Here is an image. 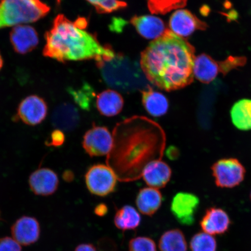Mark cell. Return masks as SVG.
I'll return each mask as SVG.
<instances>
[{"mask_svg": "<svg viewBox=\"0 0 251 251\" xmlns=\"http://www.w3.org/2000/svg\"><path fill=\"white\" fill-rule=\"evenodd\" d=\"M141 218L133 206L125 205L117 210L114 216V224L122 231L135 230L139 226Z\"/></svg>", "mask_w": 251, "mask_h": 251, "instance_id": "cell-24", "label": "cell"}, {"mask_svg": "<svg viewBox=\"0 0 251 251\" xmlns=\"http://www.w3.org/2000/svg\"><path fill=\"white\" fill-rule=\"evenodd\" d=\"M246 62V58L241 56H229L226 60L219 62L221 72L226 75L229 71L243 66Z\"/></svg>", "mask_w": 251, "mask_h": 251, "instance_id": "cell-31", "label": "cell"}, {"mask_svg": "<svg viewBox=\"0 0 251 251\" xmlns=\"http://www.w3.org/2000/svg\"><path fill=\"white\" fill-rule=\"evenodd\" d=\"M108 212V206L105 203H103L98 204V205L96 206L95 209H94V213H95L96 215L100 216V217L104 216L107 214Z\"/></svg>", "mask_w": 251, "mask_h": 251, "instance_id": "cell-34", "label": "cell"}, {"mask_svg": "<svg viewBox=\"0 0 251 251\" xmlns=\"http://www.w3.org/2000/svg\"><path fill=\"white\" fill-rule=\"evenodd\" d=\"M230 225L231 221L227 213L216 207L207 209L200 222L203 232L213 236L226 233Z\"/></svg>", "mask_w": 251, "mask_h": 251, "instance_id": "cell-15", "label": "cell"}, {"mask_svg": "<svg viewBox=\"0 0 251 251\" xmlns=\"http://www.w3.org/2000/svg\"><path fill=\"white\" fill-rule=\"evenodd\" d=\"M250 199H251V194H250Z\"/></svg>", "mask_w": 251, "mask_h": 251, "instance_id": "cell-39", "label": "cell"}, {"mask_svg": "<svg viewBox=\"0 0 251 251\" xmlns=\"http://www.w3.org/2000/svg\"><path fill=\"white\" fill-rule=\"evenodd\" d=\"M200 205V199L190 193H178L173 198L171 211L181 225L190 226L195 222V215Z\"/></svg>", "mask_w": 251, "mask_h": 251, "instance_id": "cell-10", "label": "cell"}, {"mask_svg": "<svg viewBox=\"0 0 251 251\" xmlns=\"http://www.w3.org/2000/svg\"><path fill=\"white\" fill-rule=\"evenodd\" d=\"M116 127L108 158L119 180L141 177L143 169L162 153L165 146L164 131L158 125L143 118L125 121Z\"/></svg>", "mask_w": 251, "mask_h": 251, "instance_id": "cell-1", "label": "cell"}, {"mask_svg": "<svg viewBox=\"0 0 251 251\" xmlns=\"http://www.w3.org/2000/svg\"><path fill=\"white\" fill-rule=\"evenodd\" d=\"M10 41L15 51L19 54L29 52L38 45V33L29 25H20L14 26L10 32Z\"/></svg>", "mask_w": 251, "mask_h": 251, "instance_id": "cell-14", "label": "cell"}, {"mask_svg": "<svg viewBox=\"0 0 251 251\" xmlns=\"http://www.w3.org/2000/svg\"><path fill=\"white\" fill-rule=\"evenodd\" d=\"M169 27L173 33L187 37L197 30H205L208 25L187 9H178L171 15Z\"/></svg>", "mask_w": 251, "mask_h": 251, "instance_id": "cell-11", "label": "cell"}, {"mask_svg": "<svg viewBox=\"0 0 251 251\" xmlns=\"http://www.w3.org/2000/svg\"><path fill=\"white\" fill-rule=\"evenodd\" d=\"M172 169L167 164L161 159L153 160L143 169L141 177L150 187L162 188L170 181Z\"/></svg>", "mask_w": 251, "mask_h": 251, "instance_id": "cell-16", "label": "cell"}, {"mask_svg": "<svg viewBox=\"0 0 251 251\" xmlns=\"http://www.w3.org/2000/svg\"><path fill=\"white\" fill-rule=\"evenodd\" d=\"M50 11L49 6L41 0H1L0 29L34 23Z\"/></svg>", "mask_w": 251, "mask_h": 251, "instance_id": "cell-5", "label": "cell"}, {"mask_svg": "<svg viewBox=\"0 0 251 251\" xmlns=\"http://www.w3.org/2000/svg\"><path fill=\"white\" fill-rule=\"evenodd\" d=\"M2 66H3V59H2L1 54H0V70H1Z\"/></svg>", "mask_w": 251, "mask_h": 251, "instance_id": "cell-38", "label": "cell"}, {"mask_svg": "<svg viewBox=\"0 0 251 251\" xmlns=\"http://www.w3.org/2000/svg\"><path fill=\"white\" fill-rule=\"evenodd\" d=\"M58 1H60V0H58Z\"/></svg>", "mask_w": 251, "mask_h": 251, "instance_id": "cell-40", "label": "cell"}, {"mask_svg": "<svg viewBox=\"0 0 251 251\" xmlns=\"http://www.w3.org/2000/svg\"><path fill=\"white\" fill-rule=\"evenodd\" d=\"M14 239L21 246H27L38 241L40 235L39 223L36 218L23 216L11 227Z\"/></svg>", "mask_w": 251, "mask_h": 251, "instance_id": "cell-13", "label": "cell"}, {"mask_svg": "<svg viewBox=\"0 0 251 251\" xmlns=\"http://www.w3.org/2000/svg\"><path fill=\"white\" fill-rule=\"evenodd\" d=\"M96 61L106 84L119 92H142L151 87L139 63L127 56L117 54Z\"/></svg>", "mask_w": 251, "mask_h": 251, "instance_id": "cell-4", "label": "cell"}, {"mask_svg": "<svg viewBox=\"0 0 251 251\" xmlns=\"http://www.w3.org/2000/svg\"><path fill=\"white\" fill-rule=\"evenodd\" d=\"M99 14H107L124 8L126 2L120 0H87Z\"/></svg>", "mask_w": 251, "mask_h": 251, "instance_id": "cell-29", "label": "cell"}, {"mask_svg": "<svg viewBox=\"0 0 251 251\" xmlns=\"http://www.w3.org/2000/svg\"><path fill=\"white\" fill-rule=\"evenodd\" d=\"M212 175L216 186L222 188H233L242 183L246 169L235 158L219 160L212 166Z\"/></svg>", "mask_w": 251, "mask_h": 251, "instance_id": "cell-7", "label": "cell"}, {"mask_svg": "<svg viewBox=\"0 0 251 251\" xmlns=\"http://www.w3.org/2000/svg\"><path fill=\"white\" fill-rule=\"evenodd\" d=\"M87 25L84 18L72 22L64 15L56 16L46 33L43 55L62 62L93 58L97 61L114 56L110 47L101 45L93 34L84 30Z\"/></svg>", "mask_w": 251, "mask_h": 251, "instance_id": "cell-3", "label": "cell"}, {"mask_svg": "<svg viewBox=\"0 0 251 251\" xmlns=\"http://www.w3.org/2000/svg\"><path fill=\"white\" fill-rule=\"evenodd\" d=\"M69 93L79 107L86 111H90L93 105L96 93L89 84L84 83L80 87L69 89Z\"/></svg>", "mask_w": 251, "mask_h": 251, "instance_id": "cell-26", "label": "cell"}, {"mask_svg": "<svg viewBox=\"0 0 251 251\" xmlns=\"http://www.w3.org/2000/svg\"><path fill=\"white\" fill-rule=\"evenodd\" d=\"M230 117L238 129L251 130V100L243 99L235 102L231 109Z\"/></svg>", "mask_w": 251, "mask_h": 251, "instance_id": "cell-23", "label": "cell"}, {"mask_svg": "<svg viewBox=\"0 0 251 251\" xmlns=\"http://www.w3.org/2000/svg\"><path fill=\"white\" fill-rule=\"evenodd\" d=\"M142 103L144 109L153 117H161L168 112L169 102L164 94L153 90L151 87L142 91Z\"/></svg>", "mask_w": 251, "mask_h": 251, "instance_id": "cell-22", "label": "cell"}, {"mask_svg": "<svg viewBox=\"0 0 251 251\" xmlns=\"http://www.w3.org/2000/svg\"><path fill=\"white\" fill-rule=\"evenodd\" d=\"M163 197L157 188H141L137 194L136 204L139 211L143 215L152 216L162 205Z\"/></svg>", "mask_w": 251, "mask_h": 251, "instance_id": "cell-21", "label": "cell"}, {"mask_svg": "<svg viewBox=\"0 0 251 251\" xmlns=\"http://www.w3.org/2000/svg\"><path fill=\"white\" fill-rule=\"evenodd\" d=\"M190 247L191 251H216L217 242L213 235L202 231L194 235Z\"/></svg>", "mask_w": 251, "mask_h": 251, "instance_id": "cell-27", "label": "cell"}, {"mask_svg": "<svg viewBox=\"0 0 251 251\" xmlns=\"http://www.w3.org/2000/svg\"><path fill=\"white\" fill-rule=\"evenodd\" d=\"M80 121L79 112L70 103H63L55 108L52 117V125L56 129L71 131L76 128Z\"/></svg>", "mask_w": 251, "mask_h": 251, "instance_id": "cell-17", "label": "cell"}, {"mask_svg": "<svg viewBox=\"0 0 251 251\" xmlns=\"http://www.w3.org/2000/svg\"><path fill=\"white\" fill-rule=\"evenodd\" d=\"M187 247L186 238L179 229L166 231L159 240L161 251H187Z\"/></svg>", "mask_w": 251, "mask_h": 251, "instance_id": "cell-25", "label": "cell"}, {"mask_svg": "<svg viewBox=\"0 0 251 251\" xmlns=\"http://www.w3.org/2000/svg\"><path fill=\"white\" fill-rule=\"evenodd\" d=\"M186 2L187 0H147L150 11L152 13L161 14L183 7Z\"/></svg>", "mask_w": 251, "mask_h": 251, "instance_id": "cell-28", "label": "cell"}, {"mask_svg": "<svg viewBox=\"0 0 251 251\" xmlns=\"http://www.w3.org/2000/svg\"><path fill=\"white\" fill-rule=\"evenodd\" d=\"M62 177L65 181L70 182L73 181L74 178V173L70 171H65L64 174H63Z\"/></svg>", "mask_w": 251, "mask_h": 251, "instance_id": "cell-37", "label": "cell"}, {"mask_svg": "<svg viewBox=\"0 0 251 251\" xmlns=\"http://www.w3.org/2000/svg\"><path fill=\"white\" fill-rule=\"evenodd\" d=\"M128 251H157L156 244L151 238L137 237L130 241Z\"/></svg>", "mask_w": 251, "mask_h": 251, "instance_id": "cell-30", "label": "cell"}, {"mask_svg": "<svg viewBox=\"0 0 251 251\" xmlns=\"http://www.w3.org/2000/svg\"><path fill=\"white\" fill-rule=\"evenodd\" d=\"M96 103L100 114L106 117H113L122 111L124 100L116 91L106 90L97 96Z\"/></svg>", "mask_w": 251, "mask_h": 251, "instance_id": "cell-19", "label": "cell"}, {"mask_svg": "<svg viewBox=\"0 0 251 251\" xmlns=\"http://www.w3.org/2000/svg\"><path fill=\"white\" fill-rule=\"evenodd\" d=\"M48 111L45 100L38 96L31 95L19 104L16 117L25 125L35 126L45 120Z\"/></svg>", "mask_w": 251, "mask_h": 251, "instance_id": "cell-9", "label": "cell"}, {"mask_svg": "<svg viewBox=\"0 0 251 251\" xmlns=\"http://www.w3.org/2000/svg\"><path fill=\"white\" fill-rule=\"evenodd\" d=\"M195 59L194 47L166 30L141 53L140 66L151 83L171 92L193 82Z\"/></svg>", "mask_w": 251, "mask_h": 251, "instance_id": "cell-2", "label": "cell"}, {"mask_svg": "<svg viewBox=\"0 0 251 251\" xmlns=\"http://www.w3.org/2000/svg\"><path fill=\"white\" fill-rule=\"evenodd\" d=\"M141 36L147 39H157L167 29L161 19L151 15L136 16L130 21Z\"/></svg>", "mask_w": 251, "mask_h": 251, "instance_id": "cell-18", "label": "cell"}, {"mask_svg": "<svg viewBox=\"0 0 251 251\" xmlns=\"http://www.w3.org/2000/svg\"><path fill=\"white\" fill-rule=\"evenodd\" d=\"M21 246L14 238L6 237L0 238V251H21Z\"/></svg>", "mask_w": 251, "mask_h": 251, "instance_id": "cell-33", "label": "cell"}, {"mask_svg": "<svg viewBox=\"0 0 251 251\" xmlns=\"http://www.w3.org/2000/svg\"><path fill=\"white\" fill-rule=\"evenodd\" d=\"M75 251H97L95 247L91 244H81L76 247Z\"/></svg>", "mask_w": 251, "mask_h": 251, "instance_id": "cell-36", "label": "cell"}, {"mask_svg": "<svg viewBox=\"0 0 251 251\" xmlns=\"http://www.w3.org/2000/svg\"><path fill=\"white\" fill-rule=\"evenodd\" d=\"M221 72L219 62L216 61L211 56L201 54L194 61L193 73L198 80L202 83L209 84L214 80Z\"/></svg>", "mask_w": 251, "mask_h": 251, "instance_id": "cell-20", "label": "cell"}, {"mask_svg": "<svg viewBox=\"0 0 251 251\" xmlns=\"http://www.w3.org/2000/svg\"><path fill=\"white\" fill-rule=\"evenodd\" d=\"M30 189L36 196H50L57 191L59 180L58 176L52 169L39 168L30 175Z\"/></svg>", "mask_w": 251, "mask_h": 251, "instance_id": "cell-12", "label": "cell"}, {"mask_svg": "<svg viewBox=\"0 0 251 251\" xmlns=\"http://www.w3.org/2000/svg\"><path fill=\"white\" fill-rule=\"evenodd\" d=\"M114 139L108 128L93 124L83 136L82 146L91 157L101 156L111 152Z\"/></svg>", "mask_w": 251, "mask_h": 251, "instance_id": "cell-8", "label": "cell"}, {"mask_svg": "<svg viewBox=\"0 0 251 251\" xmlns=\"http://www.w3.org/2000/svg\"><path fill=\"white\" fill-rule=\"evenodd\" d=\"M65 141V135L64 131L56 129L52 131L49 139L46 141V146L49 147H59L64 144Z\"/></svg>", "mask_w": 251, "mask_h": 251, "instance_id": "cell-32", "label": "cell"}, {"mask_svg": "<svg viewBox=\"0 0 251 251\" xmlns=\"http://www.w3.org/2000/svg\"><path fill=\"white\" fill-rule=\"evenodd\" d=\"M118 178L114 171L109 166L95 164L88 169L85 175V183L91 194L103 197L114 192Z\"/></svg>", "mask_w": 251, "mask_h": 251, "instance_id": "cell-6", "label": "cell"}, {"mask_svg": "<svg viewBox=\"0 0 251 251\" xmlns=\"http://www.w3.org/2000/svg\"><path fill=\"white\" fill-rule=\"evenodd\" d=\"M166 155H167L169 159L175 160L180 155L179 151H178L176 147L171 146L169 147L167 151H166Z\"/></svg>", "mask_w": 251, "mask_h": 251, "instance_id": "cell-35", "label": "cell"}]
</instances>
